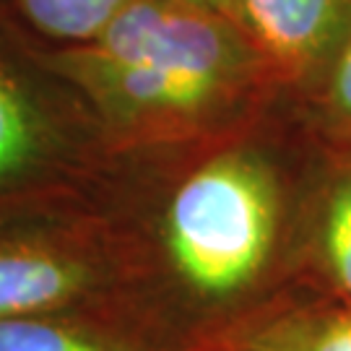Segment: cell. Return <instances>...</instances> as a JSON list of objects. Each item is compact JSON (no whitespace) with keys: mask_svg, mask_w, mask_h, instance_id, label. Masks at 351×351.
<instances>
[{"mask_svg":"<svg viewBox=\"0 0 351 351\" xmlns=\"http://www.w3.org/2000/svg\"><path fill=\"white\" fill-rule=\"evenodd\" d=\"M29 39L88 101L117 154L201 133L247 88L258 60L247 29L188 0H133L88 45Z\"/></svg>","mask_w":351,"mask_h":351,"instance_id":"cell-1","label":"cell"},{"mask_svg":"<svg viewBox=\"0 0 351 351\" xmlns=\"http://www.w3.org/2000/svg\"><path fill=\"white\" fill-rule=\"evenodd\" d=\"M114 156L88 101L39 58L13 13L0 21V213L97 203Z\"/></svg>","mask_w":351,"mask_h":351,"instance_id":"cell-2","label":"cell"},{"mask_svg":"<svg viewBox=\"0 0 351 351\" xmlns=\"http://www.w3.org/2000/svg\"><path fill=\"white\" fill-rule=\"evenodd\" d=\"M278 224V190L258 154L221 149L169 190L159 239L175 276L208 300L247 287L265 265Z\"/></svg>","mask_w":351,"mask_h":351,"instance_id":"cell-3","label":"cell"},{"mask_svg":"<svg viewBox=\"0 0 351 351\" xmlns=\"http://www.w3.org/2000/svg\"><path fill=\"white\" fill-rule=\"evenodd\" d=\"M114 263L97 203L0 213V320L84 310Z\"/></svg>","mask_w":351,"mask_h":351,"instance_id":"cell-4","label":"cell"},{"mask_svg":"<svg viewBox=\"0 0 351 351\" xmlns=\"http://www.w3.org/2000/svg\"><path fill=\"white\" fill-rule=\"evenodd\" d=\"M250 34L276 60L304 68L339 45L351 0H239Z\"/></svg>","mask_w":351,"mask_h":351,"instance_id":"cell-5","label":"cell"},{"mask_svg":"<svg viewBox=\"0 0 351 351\" xmlns=\"http://www.w3.org/2000/svg\"><path fill=\"white\" fill-rule=\"evenodd\" d=\"M13 19L52 47H75L101 37L133 0H8Z\"/></svg>","mask_w":351,"mask_h":351,"instance_id":"cell-6","label":"cell"},{"mask_svg":"<svg viewBox=\"0 0 351 351\" xmlns=\"http://www.w3.org/2000/svg\"><path fill=\"white\" fill-rule=\"evenodd\" d=\"M0 351H136L101 326L88 323L84 310L26 315L0 320Z\"/></svg>","mask_w":351,"mask_h":351,"instance_id":"cell-7","label":"cell"},{"mask_svg":"<svg viewBox=\"0 0 351 351\" xmlns=\"http://www.w3.org/2000/svg\"><path fill=\"white\" fill-rule=\"evenodd\" d=\"M326 252L341 287L351 294V180L336 188L328 203Z\"/></svg>","mask_w":351,"mask_h":351,"instance_id":"cell-8","label":"cell"},{"mask_svg":"<svg viewBox=\"0 0 351 351\" xmlns=\"http://www.w3.org/2000/svg\"><path fill=\"white\" fill-rule=\"evenodd\" d=\"M330 97H333L336 110L351 120V42L349 47L343 50V55L339 58L336 73H333V84H330Z\"/></svg>","mask_w":351,"mask_h":351,"instance_id":"cell-9","label":"cell"},{"mask_svg":"<svg viewBox=\"0 0 351 351\" xmlns=\"http://www.w3.org/2000/svg\"><path fill=\"white\" fill-rule=\"evenodd\" d=\"M313 351H351V320H339L328 326Z\"/></svg>","mask_w":351,"mask_h":351,"instance_id":"cell-10","label":"cell"},{"mask_svg":"<svg viewBox=\"0 0 351 351\" xmlns=\"http://www.w3.org/2000/svg\"><path fill=\"white\" fill-rule=\"evenodd\" d=\"M188 3H195V5H201L206 11L219 13V16L234 21V24L242 26V29H247V19H245V11H242L239 0H188ZM247 32H250V29H247Z\"/></svg>","mask_w":351,"mask_h":351,"instance_id":"cell-11","label":"cell"},{"mask_svg":"<svg viewBox=\"0 0 351 351\" xmlns=\"http://www.w3.org/2000/svg\"><path fill=\"white\" fill-rule=\"evenodd\" d=\"M11 13H13L11 11V3H8V0H0V21H5Z\"/></svg>","mask_w":351,"mask_h":351,"instance_id":"cell-12","label":"cell"}]
</instances>
